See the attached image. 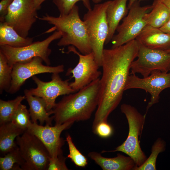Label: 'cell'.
<instances>
[{"instance_id": "1", "label": "cell", "mask_w": 170, "mask_h": 170, "mask_svg": "<svg viewBox=\"0 0 170 170\" xmlns=\"http://www.w3.org/2000/svg\"><path fill=\"white\" fill-rule=\"evenodd\" d=\"M139 50L136 39L118 47L104 49L99 101L92 123L93 131L99 123L107 122L110 114L121 102L131 64L137 58Z\"/></svg>"}, {"instance_id": "2", "label": "cell", "mask_w": 170, "mask_h": 170, "mask_svg": "<svg viewBox=\"0 0 170 170\" xmlns=\"http://www.w3.org/2000/svg\"><path fill=\"white\" fill-rule=\"evenodd\" d=\"M100 78L75 93L65 95L52 109L55 124L90 119L99 101Z\"/></svg>"}, {"instance_id": "3", "label": "cell", "mask_w": 170, "mask_h": 170, "mask_svg": "<svg viewBox=\"0 0 170 170\" xmlns=\"http://www.w3.org/2000/svg\"><path fill=\"white\" fill-rule=\"evenodd\" d=\"M38 19L53 25L51 31L56 30L61 32V37L57 44L58 46L71 45L83 54L92 51L85 24L80 18L76 5L67 14L55 17L46 14L38 17Z\"/></svg>"}, {"instance_id": "4", "label": "cell", "mask_w": 170, "mask_h": 170, "mask_svg": "<svg viewBox=\"0 0 170 170\" xmlns=\"http://www.w3.org/2000/svg\"><path fill=\"white\" fill-rule=\"evenodd\" d=\"M120 109L127 120L129 127L128 135L126 140L121 145L114 150L110 152L119 151L123 152L133 160L136 167H139L147 159L141 149L139 138L141 134L146 117L139 112L134 107L129 104H122Z\"/></svg>"}, {"instance_id": "5", "label": "cell", "mask_w": 170, "mask_h": 170, "mask_svg": "<svg viewBox=\"0 0 170 170\" xmlns=\"http://www.w3.org/2000/svg\"><path fill=\"white\" fill-rule=\"evenodd\" d=\"M110 2L95 4L83 17L95 60L99 67L101 66L104 46L108 34L106 10Z\"/></svg>"}, {"instance_id": "6", "label": "cell", "mask_w": 170, "mask_h": 170, "mask_svg": "<svg viewBox=\"0 0 170 170\" xmlns=\"http://www.w3.org/2000/svg\"><path fill=\"white\" fill-rule=\"evenodd\" d=\"M61 37V32L57 31L45 39L32 42L25 46L15 48L0 45V52L4 55L8 64L12 67L16 63L27 61L37 57L41 58L47 65H50L49 57L51 53L49 46L52 42Z\"/></svg>"}, {"instance_id": "7", "label": "cell", "mask_w": 170, "mask_h": 170, "mask_svg": "<svg viewBox=\"0 0 170 170\" xmlns=\"http://www.w3.org/2000/svg\"><path fill=\"white\" fill-rule=\"evenodd\" d=\"M15 142L25 161L23 170H47L50 156L38 138L26 130Z\"/></svg>"}, {"instance_id": "8", "label": "cell", "mask_w": 170, "mask_h": 170, "mask_svg": "<svg viewBox=\"0 0 170 170\" xmlns=\"http://www.w3.org/2000/svg\"><path fill=\"white\" fill-rule=\"evenodd\" d=\"M152 8V5L141 6L139 1L134 3L122 23L118 26L116 30L117 33L111 40V48L119 47L135 39L147 25L144 17Z\"/></svg>"}, {"instance_id": "9", "label": "cell", "mask_w": 170, "mask_h": 170, "mask_svg": "<svg viewBox=\"0 0 170 170\" xmlns=\"http://www.w3.org/2000/svg\"><path fill=\"white\" fill-rule=\"evenodd\" d=\"M139 44L137 59L131 64L130 74L139 73L143 77H146L155 71L165 72L170 71V52L149 48Z\"/></svg>"}, {"instance_id": "10", "label": "cell", "mask_w": 170, "mask_h": 170, "mask_svg": "<svg viewBox=\"0 0 170 170\" xmlns=\"http://www.w3.org/2000/svg\"><path fill=\"white\" fill-rule=\"evenodd\" d=\"M37 10L32 0H14L8 8L4 21L21 36L27 37L38 19Z\"/></svg>"}, {"instance_id": "11", "label": "cell", "mask_w": 170, "mask_h": 170, "mask_svg": "<svg viewBox=\"0 0 170 170\" xmlns=\"http://www.w3.org/2000/svg\"><path fill=\"white\" fill-rule=\"evenodd\" d=\"M43 61L41 58L37 57L27 61L14 64L12 67L11 84L7 92L11 94L16 93L27 79L37 74H59L64 71V67L62 65L51 66L43 65Z\"/></svg>"}, {"instance_id": "12", "label": "cell", "mask_w": 170, "mask_h": 170, "mask_svg": "<svg viewBox=\"0 0 170 170\" xmlns=\"http://www.w3.org/2000/svg\"><path fill=\"white\" fill-rule=\"evenodd\" d=\"M170 88V72L156 71L152 72L146 77L140 78L135 74H130L128 78L125 90L132 88L143 89L151 95L150 101L144 114L146 117L149 108L158 102L160 94L165 89Z\"/></svg>"}, {"instance_id": "13", "label": "cell", "mask_w": 170, "mask_h": 170, "mask_svg": "<svg viewBox=\"0 0 170 170\" xmlns=\"http://www.w3.org/2000/svg\"><path fill=\"white\" fill-rule=\"evenodd\" d=\"M68 52L77 55L79 61L73 69L69 68L66 75L72 74L74 81L70 83L72 88L76 92L87 86L92 82L99 78L102 72L99 70V66L95 60L93 52L86 54H81L76 49L75 47L70 46Z\"/></svg>"}, {"instance_id": "14", "label": "cell", "mask_w": 170, "mask_h": 170, "mask_svg": "<svg viewBox=\"0 0 170 170\" xmlns=\"http://www.w3.org/2000/svg\"><path fill=\"white\" fill-rule=\"evenodd\" d=\"M32 78L37 87L29 89V92L33 95L44 100L48 111L54 107L56 104V99L58 96L76 92L71 86L69 80H63L59 73H52L51 80L49 82L43 81L36 76H33Z\"/></svg>"}, {"instance_id": "15", "label": "cell", "mask_w": 170, "mask_h": 170, "mask_svg": "<svg viewBox=\"0 0 170 170\" xmlns=\"http://www.w3.org/2000/svg\"><path fill=\"white\" fill-rule=\"evenodd\" d=\"M73 123L69 122L53 126L47 124L44 126L31 122L26 130L40 140L48 150L50 158H54L63 155L62 149L65 140L60 137L61 133Z\"/></svg>"}, {"instance_id": "16", "label": "cell", "mask_w": 170, "mask_h": 170, "mask_svg": "<svg viewBox=\"0 0 170 170\" xmlns=\"http://www.w3.org/2000/svg\"><path fill=\"white\" fill-rule=\"evenodd\" d=\"M135 39L149 48L165 50L170 48V35L160 28L148 25L144 27Z\"/></svg>"}, {"instance_id": "17", "label": "cell", "mask_w": 170, "mask_h": 170, "mask_svg": "<svg viewBox=\"0 0 170 170\" xmlns=\"http://www.w3.org/2000/svg\"><path fill=\"white\" fill-rule=\"evenodd\" d=\"M88 156L103 170H134L136 167L131 157L119 153L113 158L104 157L101 154L94 151L89 152Z\"/></svg>"}, {"instance_id": "18", "label": "cell", "mask_w": 170, "mask_h": 170, "mask_svg": "<svg viewBox=\"0 0 170 170\" xmlns=\"http://www.w3.org/2000/svg\"><path fill=\"white\" fill-rule=\"evenodd\" d=\"M24 93L29 106V111L32 122L37 123L38 121L41 125L45 123L46 124L52 126L53 118L50 116L53 114V110H47L44 100L42 98L32 95L29 89H25Z\"/></svg>"}, {"instance_id": "19", "label": "cell", "mask_w": 170, "mask_h": 170, "mask_svg": "<svg viewBox=\"0 0 170 170\" xmlns=\"http://www.w3.org/2000/svg\"><path fill=\"white\" fill-rule=\"evenodd\" d=\"M128 0L111 1L106 10V17L109 26L108 34L105 42L109 43L113 37L121 20L127 14Z\"/></svg>"}, {"instance_id": "20", "label": "cell", "mask_w": 170, "mask_h": 170, "mask_svg": "<svg viewBox=\"0 0 170 170\" xmlns=\"http://www.w3.org/2000/svg\"><path fill=\"white\" fill-rule=\"evenodd\" d=\"M25 131L11 122L0 125V151L1 156L15 148L16 138Z\"/></svg>"}, {"instance_id": "21", "label": "cell", "mask_w": 170, "mask_h": 170, "mask_svg": "<svg viewBox=\"0 0 170 170\" xmlns=\"http://www.w3.org/2000/svg\"><path fill=\"white\" fill-rule=\"evenodd\" d=\"M33 40L32 38L22 37L13 27L4 21L0 22V45L21 47L31 44Z\"/></svg>"}, {"instance_id": "22", "label": "cell", "mask_w": 170, "mask_h": 170, "mask_svg": "<svg viewBox=\"0 0 170 170\" xmlns=\"http://www.w3.org/2000/svg\"><path fill=\"white\" fill-rule=\"evenodd\" d=\"M150 12L146 14L144 18L147 25L160 28L170 19V12L162 3L153 2Z\"/></svg>"}, {"instance_id": "23", "label": "cell", "mask_w": 170, "mask_h": 170, "mask_svg": "<svg viewBox=\"0 0 170 170\" xmlns=\"http://www.w3.org/2000/svg\"><path fill=\"white\" fill-rule=\"evenodd\" d=\"M25 161L17 145L0 157V170H23Z\"/></svg>"}, {"instance_id": "24", "label": "cell", "mask_w": 170, "mask_h": 170, "mask_svg": "<svg viewBox=\"0 0 170 170\" xmlns=\"http://www.w3.org/2000/svg\"><path fill=\"white\" fill-rule=\"evenodd\" d=\"M25 99L24 95L19 96L13 99L8 101L0 99V125L11 121L14 113Z\"/></svg>"}, {"instance_id": "25", "label": "cell", "mask_w": 170, "mask_h": 170, "mask_svg": "<svg viewBox=\"0 0 170 170\" xmlns=\"http://www.w3.org/2000/svg\"><path fill=\"white\" fill-rule=\"evenodd\" d=\"M166 148V142L161 138H158L152 145L151 153L145 161L139 167H136L134 170H156V161L158 155L164 152Z\"/></svg>"}, {"instance_id": "26", "label": "cell", "mask_w": 170, "mask_h": 170, "mask_svg": "<svg viewBox=\"0 0 170 170\" xmlns=\"http://www.w3.org/2000/svg\"><path fill=\"white\" fill-rule=\"evenodd\" d=\"M12 67L8 64L4 55L0 52V92L3 90L8 92L12 81Z\"/></svg>"}, {"instance_id": "27", "label": "cell", "mask_w": 170, "mask_h": 170, "mask_svg": "<svg viewBox=\"0 0 170 170\" xmlns=\"http://www.w3.org/2000/svg\"><path fill=\"white\" fill-rule=\"evenodd\" d=\"M29 110L21 103L13 115L11 121L16 126L26 131L31 121Z\"/></svg>"}, {"instance_id": "28", "label": "cell", "mask_w": 170, "mask_h": 170, "mask_svg": "<svg viewBox=\"0 0 170 170\" xmlns=\"http://www.w3.org/2000/svg\"><path fill=\"white\" fill-rule=\"evenodd\" d=\"M66 140L69 150V154L67 157L70 158L77 166L85 167L88 163L87 158L76 148L69 134L67 135Z\"/></svg>"}, {"instance_id": "29", "label": "cell", "mask_w": 170, "mask_h": 170, "mask_svg": "<svg viewBox=\"0 0 170 170\" xmlns=\"http://www.w3.org/2000/svg\"><path fill=\"white\" fill-rule=\"evenodd\" d=\"M81 1L88 9H91L90 0H53V2L57 7L60 15L67 14L77 2Z\"/></svg>"}, {"instance_id": "30", "label": "cell", "mask_w": 170, "mask_h": 170, "mask_svg": "<svg viewBox=\"0 0 170 170\" xmlns=\"http://www.w3.org/2000/svg\"><path fill=\"white\" fill-rule=\"evenodd\" d=\"M93 132L100 137L107 138L112 134L113 129L107 122H103L97 126Z\"/></svg>"}, {"instance_id": "31", "label": "cell", "mask_w": 170, "mask_h": 170, "mask_svg": "<svg viewBox=\"0 0 170 170\" xmlns=\"http://www.w3.org/2000/svg\"><path fill=\"white\" fill-rule=\"evenodd\" d=\"M66 158L63 155L49 160L47 170H68L65 164Z\"/></svg>"}, {"instance_id": "32", "label": "cell", "mask_w": 170, "mask_h": 170, "mask_svg": "<svg viewBox=\"0 0 170 170\" xmlns=\"http://www.w3.org/2000/svg\"><path fill=\"white\" fill-rule=\"evenodd\" d=\"M14 0H1L0 2V21H4L8 7Z\"/></svg>"}, {"instance_id": "33", "label": "cell", "mask_w": 170, "mask_h": 170, "mask_svg": "<svg viewBox=\"0 0 170 170\" xmlns=\"http://www.w3.org/2000/svg\"><path fill=\"white\" fill-rule=\"evenodd\" d=\"M160 29L164 32L170 35V19Z\"/></svg>"}, {"instance_id": "34", "label": "cell", "mask_w": 170, "mask_h": 170, "mask_svg": "<svg viewBox=\"0 0 170 170\" xmlns=\"http://www.w3.org/2000/svg\"><path fill=\"white\" fill-rule=\"evenodd\" d=\"M154 2L162 3L168 8L170 12V0H154Z\"/></svg>"}, {"instance_id": "35", "label": "cell", "mask_w": 170, "mask_h": 170, "mask_svg": "<svg viewBox=\"0 0 170 170\" xmlns=\"http://www.w3.org/2000/svg\"><path fill=\"white\" fill-rule=\"evenodd\" d=\"M46 0H32L37 10L39 9L42 4Z\"/></svg>"}, {"instance_id": "36", "label": "cell", "mask_w": 170, "mask_h": 170, "mask_svg": "<svg viewBox=\"0 0 170 170\" xmlns=\"http://www.w3.org/2000/svg\"><path fill=\"white\" fill-rule=\"evenodd\" d=\"M128 9H129L132 5L135 2L137 1H148L149 0H128Z\"/></svg>"}, {"instance_id": "37", "label": "cell", "mask_w": 170, "mask_h": 170, "mask_svg": "<svg viewBox=\"0 0 170 170\" xmlns=\"http://www.w3.org/2000/svg\"><path fill=\"white\" fill-rule=\"evenodd\" d=\"M95 4H98L101 2L103 0H91Z\"/></svg>"}, {"instance_id": "38", "label": "cell", "mask_w": 170, "mask_h": 170, "mask_svg": "<svg viewBox=\"0 0 170 170\" xmlns=\"http://www.w3.org/2000/svg\"><path fill=\"white\" fill-rule=\"evenodd\" d=\"M167 51V52H170V48H169V49H167V50H166Z\"/></svg>"}]
</instances>
